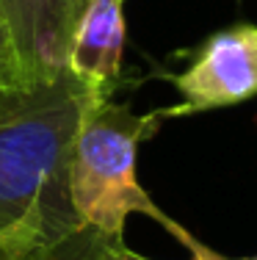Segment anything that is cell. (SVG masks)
<instances>
[{"label":"cell","instance_id":"cell-9","mask_svg":"<svg viewBox=\"0 0 257 260\" xmlns=\"http://www.w3.org/2000/svg\"><path fill=\"white\" fill-rule=\"evenodd\" d=\"M191 260H257V257H222L218 252H213L210 246H207L205 252H199V255H191Z\"/></svg>","mask_w":257,"mask_h":260},{"label":"cell","instance_id":"cell-5","mask_svg":"<svg viewBox=\"0 0 257 260\" xmlns=\"http://www.w3.org/2000/svg\"><path fill=\"white\" fill-rule=\"evenodd\" d=\"M30 80L66 72V50L75 25L72 0H0Z\"/></svg>","mask_w":257,"mask_h":260},{"label":"cell","instance_id":"cell-6","mask_svg":"<svg viewBox=\"0 0 257 260\" xmlns=\"http://www.w3.org/2000/svg\"><path fill=\"white\" fill-rule=\"evenodd\" d=\"M25 83H33V80L25 72L22 55L17 50L14 30H11V22L6 17L3 3H0V89H14V86H25Z\"/></svg>","mask_w":257,"mask_h":260},{"label":"cell","instance_id":"cell-4","mask_svg":"<svg viewBox=\"0 0 257 260\" xmlns=\"http://www.w3.org/2000/svg\"><path fill=\"white\" fill-rule=\"evenodd\" d=\"M125 0H86L66 50V72L86 86L91 100H108L122 75Z\"/></svg>","mask_w":257,"mask_h":260},{"label":"cell","instance_id":"cell-1","mask_svg":"<svg viewBox=\"0 0 257 260\" xmlns=\"http://www.w3.org/2000/svg\"><path fill=\"white\" fill-rule=\"evenodd\" d=\"M89 91L61 72L0 89V235L22 238L36 257L81 235L66 191V164Z\"/></svg>","mask_w":257,"mask_h":260},{"label":"cell","instance_id":"cell-3","mask_svg":"<svg viewBox=\"0 0 257 260\" xmlns=\"http://www.w3.org/2000/svg\"><path fill=\"white\" fill-rule=\"evenodd\" d=\"M171 83L180 103L161 108L163 119L207 114L257 97V25L241 22L207 36Z\"/></svg>","mask_w":257,"mask_h":260},{"label":"cell","instance_id":"cell-7","mask_svg":"<svg viewBox=\"0 0 257 260\" xmlns=\"http://www.w3.org/2000/svg\"><path fill=\"white\" fill-rule=\"evenodd\" d=\"M0 260H36V252L22 238L0 235Z\"/></svg>","mask_w":257,"mask_h":260},{"label":"cell","instance_id":"cell-8","mask_svg":"<svg viewBox=\"0 0 257 260\" xmlns=\"http://www.w3.org/2000/svg\"><path fill=\"white\" fill-rule=\"evenodd\" d=\"M94 260H150V257L138 255V252L127 249V246H122V244H105V241H102V244L97 246Z\"/></svg>","mask_w":257,"mask_h":260},{"label":"cell","instance_id":"cell-2","mask_svg":"<svg viewBox=\"0 0 257 260\" xmlns=\"http://www.w3.org/2000/svg\"><path fill=\"white\" fill-rule=\"evenodd\" d=\"M161 122V108L133 114L111 97H89L66 164L69 205L81 233H94L100 241L122 244L125 221L138 213L174 235L191 255H199L207 246L171 219L138 183V147L158 133Z\"/></svg>","mask_w":257,"mask_h":260},{"label":"cell","instance_id":"cell-10","mask_svg":"<svg viewBox=\"0 0 257 260\" xmlns=\"http://www.w3.org/2000/svg\"><path fill=\"white\" fill-rule=\"evenodd\" d=\"M72 6H75V17H78V11H81L83 6H86V0H72Z\"/></svg>","mask_w":257,"mask_h":260}]
</instances>
